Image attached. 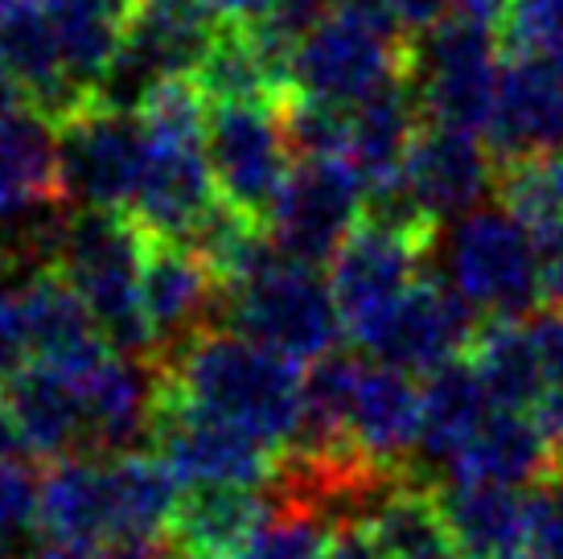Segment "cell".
I'll return each instance as SVG.
<instances>
[{"instance_id":"obj_1","label":"cell","mask_w":563,"mask_h":559,"mask_svg":"<svg viewBox=\"0 0 563 559\" xmlns=\"http://www.w3.org/2000/svg\"><path fill=\"white\" fill-rule=\"evenodd\" d=\"M165 383L186 399L235 419L267 445L288 449L305 424V374L300 362L276 354L231 326H206L181 350L161 358Z\"/></svg>"},{"instance_id":"obj_2","label":"cell","mask_w":563,"mask_h":559,"mask_svg":"<svg viewBox=\"0 0 563 559\" xmlns=\"http://www.w3.org/2000/svg\"><path fill=\"white\" fill-rule=\"evenodd\" d=\"M144 255H148V234L124 210H75L58 255V272L87 300L111 350L157 358L141 296Z\"/></svg>"},{"instance_id":"obj_3","label":"cell","mask_w":563,"mask_h":559,"mask_svg":"<svg viewBox=\"0 0 563 559\" xmlns=\"http://www.w3.org/2000/svg\"><path fill=\"white\" fill-rule=\"evenodd\" d=\"M444 280L485 321H522L543 305L539 234L506 206H477L444 231Z\"/></svg>"},{"instance_id":"obj_4","label":"cell","mask_w":563,"mask_h":559,"mask_svg":"<svg viewBox=\"0 0 563 559\" xmlns=\"http://www.w3.org/2000/svg\"><path fill=\"white\" fill-rule=\"evenodd\" d=\"M222 326L272 346L292 362H317L342 346V305L321 267L276 255L264 272L227 288Z\"/></svg>"},{"instance_id":"obj_5","label":"cell","mask_w":563,"mask_h":559,"mask_svg":"<svg viewBox=\"0 0 563 559\" xmlns=\"http://www.w3.org/2000/svg\"><path fill=\"white\" fill-rule=\"evenodd\" d=\"M407 83L420 99L428 124L489 128L498 99V30L449 13L440 25L407 42Z\"/></svg>"},{"instance_id":"obj_6","label":"cell","mask_w":563,"mask_h":559,"mask_svg":"<svg viewBox=\"0 0 563 559\" xmlns=\"http://www.w3.org/2000/svg\"><path fill=\"white\" fill-rule=\"evenodd\" d=\"M407 70V37L354 0H338L292 50V87L354 108Z\"/></svg>"},{"instance_id":"obj_7","label":"cell","mask_w":563,"mask_h":559,"mask_svg":"<svg viewBox=\"0 0 563 559\" xmlns=\"http://www.w3.org/2000/svg\"><path fill=\"white\" fill-rule=\"evenodd\" d=\"M144 124L136 111L87 99L58 120V194L75 210H128L144 165Z\"/></svg>"},{"instance_id":"obj_8","label":"cell","mask_w":563,"mask_h":559,"mask_svg":"<svg viewBox=\"0 0 563 559\" xmlns=\"http://www.w3.org/2000/svg\"><path fill=\"white\" fill-rule=\"evenodd\" d=\"M165 374V371H161ZM153 449L186 485L227 482V485H267L276 482L280 449L264 436L219 416L210 407L186 399L177 387H161L157 419H153Z\"/></svg>"},{"instance_id":"obj_9","label":"cell","mask_w":563,"mask_h":559,"mask_svg":"<svg viewBox=\"0 0 563 559\" xmlns=\"http://www.w3.org/2000/svg\"><path fill=\"white\" fill-rule=\"evenodd\" d=\"M482 313L456 293L449 280L420 276L387 309L350 326L354 342L366 358L383 366H399L407 374H428L470 350L477 338Z\"/></svg>"},{"instance_id":"obj_10","label":"cell","mask_w":563,"mask_h":559,"mask_svg":"<svg viewBox=\"0 0 563 559\" xmlns=\"http://www.w3.org/2000/svg\"><path fill=\"white\" fill-rule=\"evenodd\" d=\"M362 206L366 182L345 156H300L267 210V234L288 260L325 267L362 227Z\"/></svg>"},{"instance_id":"obj_11","label":"cell","mask_w":563,"mask_h":559,"mask_svg":"<svg viewBox=\"0 0 563 559\" xmlns=\"http://www.w3.org/2000/svg\"><path fill=\"white\" fill-rule=\"evenodd\" d=\"M206 156L222 198L264 222L297 165L280 103H210Z\"/></svg>"},{"instance_id":"obj_12","label":"cell","mask_w":563,"mask_h":559,"mask_svg":"<svg viewBox=\"0 0 563 559\" xmlns=\"http://www.w3.org/2000/svg\"><path fill=\"white\" fill-rule=\"evenodd\" d=\"M161 387L165 374L157 358L111 350L87 379H79L82 452L87 457L141 452L144 440H153Z\"/></svg>"},{"instance_id":"obj_13","label":"cell","mask_w":563,"mask_h":559,"mask_svg":"<svg viewBox=\"0 0 563 559\" xmlns=\"http://www.w3.org/2000/svg\"><path fill=\"white\" fill-rule=\"evenodd\" d=\"M148 136V132H144ZM219 182L206 156V140L194 136H148L141 182L124 215L148 239H181L219 202Z\"/></svg>"},{"instance_id":"obj_14","label":"cell","mask_w":563,"mask_h":559,"mask_svg":"<svg viewBox=\"0 0 563 559\" xmlns=\"http://www.w3.org/2000/svg\"><path fill=\"white\" fill-rule=\"evenodd\" d=\"M141 296L157 342V362L181 350L206 326H222L227 288L202 255L181 239H148Z\"/></svg>"},{"instance_id":"obj_15","label":"cell","mask_w":563,"mask_h":559,"mask_svg":"<svg viewBox=\"0 0 563 559\" xmlns=\"http://www.w3.org/2000/svg\"><path fill=\"white\" fill-rule=\"evenodd\" d=\"M404 177L437 222L470 215L489 189H498V153L470 128L423 124L407 149Z\"/></svg>"},{"instance_id":"obj_16","label":"cell","mask_w":563,"mask_h":559,"mask_svg":"<svg viewBox=\"0 0 563 559\" xmlns=\"http://www.w3.org/2000/svg\"><path fill=\"white\" fill-rule=\"evenodd\" d=\"M485 140L498 161L563 153V75L543 54L506 50Z\"/></svg>"},{"instance_id":"obj_17","label":"cell","mask_w":563,"mask_h":559,"mask_svg":"<svg viewBox=\"0 0 563 559\" xmlns=\"http://www.w3.org/2000/svg\"><path fill=\"white\" fill-rule=\"evenodd\" d=\"M432 248L437 243L407 239V234L362 222L342 243V251L329 260V284H333V296L342 305L345 326H358L366 317H375L378 309H387L395 296H404L423 276L420 267Z\"/></svg>"},{"instance_id":"obj_18","label":"cell","mask_w":563,"mask_h":559,"mask_svg":"<svg viewBox=\"0 0 563 559\" xmlns=\"http://www.w3.org/2000/svg\"><path fill=\"white\" fill-rule=\"evenodd\" d=\"M420 383L399 366H383L375 358H366L350 399V416H345L350 445L378 469H407L420 449Z\"/></svg>"},{"instance_id":"obj_19","label":"cell","mask_w":563,"mask_h":559,"mask_svg":"<svg viewBox=\"0 0 563 559\" xmlns=\"http://www.w3.org/2000/svg\"><path fill=\"white\" fill-rule=\"evenodd\" d=\"M16 284H21L25 313H30L33 362L70 374L75 383L87 379L111 354V342L103 338V329L91 317L87 300L75 293V284L58 267L33 272V276L16 280Z\"/></svg>"},{"instance_id":"obj_20","label":"cell","mask_w":563,"mask_h":559,"mask_svg":"<svg viewBox=\"0 0 563 559\" xmlns=\"http://www.w3.org/2000/svg\"><path fill=\"white\" fill-rule=\"evenodd\" d=\"M423 424H420V449L411 457L407 473L423 485H440L456 452L470 445V436L482 428V419L494 412V399L485 383L477 379L473 362H444L437 371L423 374Z\"/></svg>"},{"instance_id":"obj_21","label":"cell","mask_w":563,"mask_h":559,"mask_svg":"<svg viewBox=\"0 0 563 559\" xmlns=\"http://www.w3.org/2000/svg\"><path fill=\"white\" fill-rule=\"evenodd\" d=\"M0 58L21 83L25 103L46 111L54 124L91 99L66 75L63 42L49 21L46 0H4L0 4Z\"/></svg>"},{"instance_id":"obj_22","label":"cell","mask_w":563,"mask_h":559,"mask_svg":"<svg viewBox=\"0 0 563 559\" xmlns=\"http://www.w3.org/2000/svg\"><path fill=\"white\" fill-rule=\"evenodd\" d=\"M563 452L534 419V412L518 407H494L482 419V428L470 436V445L456 452L444 482H494V485H534Z\"/></svg>"},{"instance_id":"obj_23","label":"cell","mask_w":563,"mask_h":559,"mask_svg":"<svg viewBox=\"0 0 563 559\" xmlns=\"http://www.w3.org/2000/svg\"><path fill=\"white\" fill-rule=\"evenodd\" d=\"M267 511L272 506L255 494V485H189L173 511L165 544L173 559H235L239 547L251 539V530L267 518Z\"/></svg>"},{"instance_id":"obj_24","label":"cell","mask_w":563,"mask_h":559,"mask_svg":"<svg viewBox=\"0 0 563 559\" xmlns=\"http://www.w3.org/2000/svg\"><path fill=\"white\" fill-rule=\"evenodd\" d=\"M437 506L465 559H515L527 551V497L494 482H440Z\"/></svg>"},{"instance_id":"obj_25","label":"cell","mask_w":563,"mask_h":559,"mask_svg":"<svg viewBox=\"0 0 563 559\" xmlns=\"http://www.w3.org/2000/svg\"><path fill=\"white\" fill-rule=\"evenodd\" d=\"M42 535L58 544L108 547L115 535L111 518L108 457H63L42 478Z\"/></svg>"},{"instance_id":"obj_26","label":"cell","mask_w":563,"mask_h":559,"mask_svg":"<svg viewBox=\"0 0 563 559\" xmlns=\"http://www.w3.org/2000/svg\"><path fill=\"white\" fill-rule=\"evenodd\" d=\"M0 404L16 419L33 457L63 461L82 452V399L70 374L33 362L9 387H0Z\"/></svg>"},{"instance_id":"obj_27","label":"cell","mask_w":563,"mask_h":559,"mask_svg":"<svg viewBox=\"0 0 563 559\" xmlns=\"http://www.w3.org/2000/svg\"><path fill=\"white\" fill-rule=\"evenodd\" d=\"M423 128V108L407 75L391 78L375 95L358 99L350 108V132H345V161L362 173L366 186L387 182L395 173H404L407 149L416 132Z\"/></svg>"},{"instance_id":"obj_28","label":"cell","mask_w":563,"mask_h":559,"mask_svg":"<svg viewBox=\"0 0 563 559\" xmlns=\"http://www.w3.org/2000/svg\"><path fill=\"white\" fill-rule=\"evenodd\" d=\"M189 78L210 103H280L297 91L292 66L276 58L251 25H222Z\"/></svg>"},{"instance_id":"obj_29","label":"cell","mask_w":563,"mask_h":559,"mask_svg":"<svg viewBox=\"0 0 563 559\" xmlns=\"http://www.w3.org/2000/svg\"><path fill=\"white\" fill-rule=\"evenodd\" d=\"M58 194V124L33 103L0 111V218Z\"/></svg>"},{"instance_id":"obj_30","label":"cell","mask_w":563,"mask_h":559,"mask_svg":"<svg viewBox=\"0 0 563 559\" xmlns=\"http://www.w3.org/2000/svg\"><path fill=\"white\" fill-rule=\"evenodd\" d=\"M111 465V518L115 535L111 544H157L169 530L173 511L181 502V478L165 457L124 452L108 457Z\"/></svg>"},{"instance_id":"obj_31","label":"cell","mask_w":563,"mask_h":559,"mask_svg":"<svg viewBox=\"0 0 563 559\" xmlns=\"http://www.w3.org/2000/svg\"><path fill=\"white\" fill-rule=\"evenodd\" d=\"M470 362L498 407L534 412V404L548 395V379H543V366L534 354L527 317L522 321H482L470 346Z\"/></svg>"},{"instance_id":"obj_32","label":"cell","mask_w":563,"mask_h":559,"mask_svg":"<svg viewBox=\"0 0 563 559\" xmlns=\"http://www.w3.org/2000/svg\"><path fill=\"white\" fill-rule=\"evenodd\" d=\"M498 202L539 239L563 231V153L498 161Z\"/></svg>"},{"instance_id":"obj_33","label":"cell","mask_w":563,"mask_h":559,"mask_svg":"<svg viewBox=\"0 0 563 559\" xmlns=\"http://www.w3.org/2000/svg\"><path fill=\"white\" fill-rule=\"evenodd\" d=\"M329 535L333 527L313 511L276 502L264 523L251 530L247 544L239 547L235 559H325Z\"/></svg>"},{"instance_id":"obj_34","label":"cell","mask_w":563,"mask_h":559,"mask_svg":"<svg viewBox=\"0 0 563 559\" xmlns=\"http://www.w3.org/2000/svg\"><path fill=\"white\" fill-rule=\"evenodd\" d=\"M280 120L288 132L292 153L300 156H342L345 153V132H350V108L329 103L317 95L292 91L280 99Z\"/></svg>"},{"instance_id":"obj_35","label":"cell","mask_w":563,"mask_h":559,"mask_svg":"<svg viewBox=\"0 0 563 559\" xmlns=\"http://www.w3.org/2000/svg\"><path fill=\"white\" fill-rule=\"evenodd\" d=\"M42 527V478L25 461L0 465V559H21Z\"/></svg>"},{"instance_id":"obj_36","label":"cell","mask_w":563,"mask_h":559,"mask_svg":"<svg viewBox=\"0 0 563 559\" xmlns=\"http://www.w3.org/2000/svg\"><path fill=\"white\" fill-rule=\"evenodd\" d=\"M527 490V551L563 559V457Z\"/></svg>"},{"instance_id":"obj_37","label":"cell","mask_w":563,"mask_h":559,"mask_svg":"<svg viewBox=\"0 0 563 559\" xmlns=\"http://www.w3.org/2000/svg\"><path fill=\"white\" fill-rule=\"evenodd\" d=\"M25 366H33V333L25 296H21L16 280H0V387H9Z\"/></svg>"},{"instance_id":"obj_38","label":"cell","mask_w":563,"mask_h":559,"mask_svg":"<svg viewBox=\"0 0 563 559\" xmlns=\"http://www.w3.org/2000/svg\"><path fill=\"white\" fill-rule=\"evenodd\" d=\"M366 13H375L378 21H387L395 33H404L407 42L440 25L453 13V0H354Z\"/></svg>"},{"instance_id":"obj_39","label":"cell","mask_w":563,"mask_h":559,"mask_svg":"<svg viewBox=\"0 0 563 559\" xmlns=\"http://www.w3.org/2000/svg\"><path fill=\"white\" fill-rule=\"evenodd\" d=\"M527 329H531V342L534 354H539V366H543V379H548V391H563V309L560 305L534 309L527 317Z\"/></svg>"},{"instance_id":"obj_40","label":"cell","mask_w":563,"mask_h":559,"mask_svg":"<svg viewBox=\"0 0 563 559\" xmlns=\"http://www.w3.org/2000/svg\"><path fill=\"white\" fill-rule=\"evenodd\" d=\"M325 559H391L371 523H342L329 535Z\"/></svg>"},{"instance_id":"obj_41","label":"cell","mask_w":563,"mask_h":559,"mask_svg":"<svg viewBox=\"0 0 563 559\" xmlns=\"http://www.w3.org/2000/svg\"><path fill=\"white\" fill-rule=\"evenodd\" d=\"M539 248H543V293L551 305L563 309V231L543 234Z\"/></svg>"},{"instance_id":"obj_42","label":"cell","mask_w":563,"mask_h":559,"mask_svg":"<svg viewBox=\"0 0 563 559\" xmlns=\"http://www.w3.org/2000/svg\"><path fill=\"white\" fill-rule=\"evenodd\" d=\"M510 9H515V0H453V13L465 17V21H477L485 30H506V21H510Z\"/></svg>"},{"instance_id":"obj_43","label":"cell","mask_w":563,"mask_h":559,"mask_svg":"<svg viewBox=\"0 0 563 559\" xmlns=\"http://www.w3.org/2000/svg\"><path fill=\"white\" fill-rule=\"evenodd\" d=\"M210 4L227 25H260L264 17L276 13L280 0H210Z\"/></svg>"},{"instance_id":"obj_44","label":"cell","mask_w":563,"mask_h":559,"mask_svg":"<svg viewBox=\"0 0 563 559\" xmlns=\"http://www.w3.org/2000/svg\"><path fill=\"white\" fill-rule=\"evenodd\" d=\"M30 457H33V449L25 445L16 419L9 416V407L0 404V465H21V461H30Z\"/></svg>"},{"instance_id":"obj_45","label":"cell","mask_w":563,"mask_h":559,"mask_svg":"<svg viewBox=\"0 0 563 559\" xmlns=\"http://www.w3.org/2000/svg\"><path fill=\"white\" fill-rule=\"evenodd\" d=\"M21 559H108V547H79V544H58V539H46V544L30 547Z\"/></svg>"},{"instance_id":"obj_46","label":"cell","mask_w":563,"mask_h":559,"mask_svg":"<svg viewBox=\"0 0 563 559\" xmlns=\"http://www.w3.org/2000/svg\"><path fill=\"white\" fill-rule=\"evenodd\" d=\"M25 99V91H21V83L13 78V70H9V63L0 58V111H9V108H16Z\"/></svg>"},{"instance_id":"obj_47","label":"cell","mask_w":563,"mask_h":559,"mask_svg":"<svg viewBox=\"0 0 563 559\" xmlns=\"http://www.w3.org/2000/svg\"><path fill=\"white\" fill-rule=\"evenodd\" d=\"M515 559H539V556H534V551H522V556H515Z\"/></svg>"},{"instance_id":"obj_48","label":"cell","mask_w":563,"mask_h":559,"mask_svg":"<svg viewBox=\"0 0 563 559\" xmlns=\"http://www.w3.org/2000/svg\"><path fill=\"white\" fill-rule=\"evenodd\" d=\"M0 4H4V0H0Z\"/></svg>"}]
</instances>
